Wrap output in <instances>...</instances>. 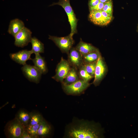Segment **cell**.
<instances>
[{
	"mask_svg": "<svg viewBox=\"0 0 138 138\" xmlns=\"http://www.w3.org/2000/svg\"><path fill=\"white\" fill-rule=\"evenodd\" d=\"M67 133L68 137L73 138H97L101 135L100 130L94 124L83 121L72 125Z\"/></svg>",
	"mask_w": 138,
	"mask_h": 138,
	"instance_id": "obj_1",
	"label": "cell"
},
{
	"mask_svg": "<svg viewBox=\"0 0 138 138\" xmlns=\"http://www.w3.org/2000/svg\"><path fill=\"white\" fill-rule=\"evenodd\" d=\"M55 5L61 6L65 11L71 26V32L70 34L73 36L74 34L77 32V27L78 19L70 5V0H59L58 2L53 3L50 6Z\"/></svg>",
	"mask_w": 138,
	"mask_h": 138,
	"instance_id": "obj_2",
	"label": "cell"
},
{
	"mask_svg": "<svg viewBox=\"0 0 138 138\" xmlns=\"http://www.w3.org/2000/svg\"><path fill=\"white\" fill-rule=\"evenodd\" d=\"M88 17L94 24L103 26L107 25L111 22L113 16L101 10L90 11Z\"/></svg>",
	"mask_w": 138,
	"mask_h": 138,
	"instance_id": "obj_3",
	"label": "cell"
},
{
	"mask_svg": "<svg viewBox=\"0 0 138 138\" xmlns=\"http://www.w3.org/2000/svg\"><path fill=\"white\" fill-rule=\"evenodd\" d=\"M49 39L53 41L62 52L67 54L74 42L73 36L70 34L62 37L49 35Z\"/></svg>",
	"mask_w": 138,
	"mask_h": 138,
	"instance_id": "obj_4",
	"label": "cell"
},
{
	"mask_svg": "<svg viewBox=\"0 0 138 138\" xmlns=\"http://www.w3.org/2000/svg\"><path fill=\"white\" fill-rule=\"evenodd\" d=\"M90 85L88 82L80 79L70 84H62V88L64 92L67 94L72 95L81 94Z\"/></svg>",
	"mask_w": 138,
	"mask_h": 138,
	"instance_id": "obj_5",
	"label": "cell"
},
{
	"mask_svg": "<svg viewBox=\"0 0 138 138\" xmlns=\"http://www.w3.org/2000/svg\"><path fill=\"white\" fill-rule=\"evenodd\" d=\"M71 66L68 61L62 57L57 65L55 74L52 77V78L62 83L69 72L71 67Z\"/></svg>",
	"mask_w": 138,
	"mask_h": 138,
	"instance_id": "obj_6",
	"label": "cell"
},
{
	"mask_svg": "<svg viewBox=\"0 0 138 138\" xmlns=\"http://www.w3.org/2000/svg\"><path fill=\"white\" fill-rule=\"evenodd\" d=\"M21 70L25 77L29 81L36 83L39 82L42 74L35 66L26 64L22 67Z\"/></svg>",
	"mask_w": 138,
	"mask_h": 138,
	"instance_id": "obj_7",
	"label": "cell"
},
{
	"mask_svg": "<svg viewBox=\"0 0 138 138\" xmlns=\"http://www.w3.org/2000/svg\"><path fill=\"white\" fill-rule=\"evenodd\" d=\"M25 127L16 118L8 125L7 128V134L10 138H21Z\"/></svg>",
	"mask_w": 138,
	"mask_h": 138,
	"instance_id": "obj_8",
	"label": "cell"
},
{
	"mask_svg": "<svg viewBox=\"0 0 138 138\" xmlns=\"http://www.w3.org/2000/svg\"><path fill=\"white\" fill-rule=\"evenodd\" d=\"M32 32L29 29L25 27L14 37V44L18 47H24L31 42Z\"/></svg>",
	"mask_w": 138,
	"mask_h": 138,
	"instance_id": "obj_9",
	"label": "cell"
},
{
	"mask_svg": "<svg viewBox=\"0 0 138 138\" xmlns=\"http://www.w3.org/2000/svg\"><path fill=\"white\" fill-rule=\"evenodd\" d=\"M106 71V65L100 54L96 62L94 79L93 82L95 86H97L100 84L104 77Z\"/></svg>",
	"mask_w": 138,
	"mask_h": 138,
	"instance_id": "obj_10",
	"label": "cell"
},
{
	"mask_svg": "<svg viewBox=\"0 0 138 138\" xmlns=\"http://www.w3.org/2000/svg\"><path fill=\"white\" fill-rule=\"evenodd\" d=\"M67 54L68 61L72 67L78 70L84 64L83 55L75 47H72Z\"/></svg>",
	"mask_w": 138,
	"mask_h": 138,
	"instance_id": "obj_11",
	"label": "cell"
},
{
	"mask_svg": "<svg viewBox=\"0 0 138 138\" xmlns=\"http://www.w3.org/2000/svg\"><path fill=\"white\" fill-rule=\"evenodd\" d=\"M31 50H22L9 54L10 58L16 63L23 65L26 64V61L32 60L31 55L32 54Z\"/></svg>",
	"mask_w": 138,
	"mask_h": 138,
	"instance_id": "obj_12",
	"label": "cell"
},
{
	"mask_svg": "<svg viewBox=\"0 0 138 138\" xmlns=\"http://www.w3.org/2000/svg\"><path fill=\"white\" fill-rule=\"evenodd\" d=\"M25 27L24 24L22 21L16 18L10 21L8 32L14 37Z\"/></svg>",
	"mask_w": 138,
	"mask_h": 138,
	"instance_id": "obj_13",
	"label": "cell"
},
{
	"mask_svg": "<svg viewBox=\"0 0 138 138\" xmlns=\"http://www.w3.org/2000/svg\"><path fill=\"white\" fill-rule=\"evenodd\" d=\"M75 48L82 55L98 50L92 44L83 41L81 39Z\"/></svg>",
	"mask_w": 138,
	"mask_h": 138,
	"instance_id": "obj_14",
	"label": "cell"
},
{
	"mask_svg": "<svg viewBox=\"0 0 138 138\" xmlns=\"http://www.w3.org/2000/svg\"><path fill=\"white\" fill-rule=\"evenodd\" d=\"M35 55V57L32 59L34 66L40 71L42 74L46 73L48 70L44 58L40 54Z\"/></svg>",
	"mask_w": 138,
	"mask_h": 138,
	"instance_id": "obj_15",
	"label": "cell"
},
{
	"mask_svg": "<svg viewBox=\"0 0 138 138\" xmlns=\"http://www.w3.org/2000/svg\"><path fill=\"white\" fill-rule=\"evenodd\" d=\"M80 79L78 70L73 67H71L68 73L65 78L62 84H71Z\"/></svg>",
	"mask_w": 138,
	"mask_h": 138,
	"instance_id": "obj_16",
	"label": "cell"
},
{
	"mask_svg": "<svg viewBox=\"0 0 138 138\" xmlns=\"http://www.w3.org/2000/svg\"><path fill=\"white\" fill-rule=\"evenodd\" d=\"M30 42L32 48L31 50L33 53L35 54L43 53L44 51V44L36 37H32Z\"/></svg>",
	"mask_w": 138,
	"mask_h": 138,
	"instance_id": "obj_17",
	"label": "cell"
},
{
	"mask_svg": "<svg viewBox=\"0 0 138 138\" xmlns=\"http://www.w3.org/2000/svg\"><path fill=\"white\" fill-rule=\"evenodd\" d=\"M51 130L50 126L43 119L40 122L38 131L39 137L46 136L50 133Z\"/></svg>",
	"mask_w": 138,
	"mask_h": 138,
	"instance_id": "obj_18",
	"label": "cell"
},
{
	"mask_svg": "<svg viewBox=\"0 0 138 138\" xmlns=\"http://www.w3.org/2000/svg\"><path fill=\"white\" fill-rule=\"evenodd\" d=\"M30 117L31 113L24 110H21L18 112L16 118L26 127L29 124Z\"/></svg>",
	"mask_w": 138,
	"mask_h": 138,
	"instance_id": "obj_19",
	"label": "cell"
},
{
	"mask_svg": "<svg viewBox=\"0 0 138 138\" xmlns=\"http://www.w3.org/2000/svg\"><path fill=\"white\" fill-rule=\"evenodd\" d=\"M100 53L98 50L83 55L84 64L97 61Z\"/></svg>",
	"mask_w": 138,
	"mask_h": 138,
	"instance_id": "obj_20",
	"label": "cell"
},
{
	"mask_svg": "<svg viewBox=\"0 0 138 138\" xmlns=\"http://www.w3.org/2000/svg\"><path fill=\"white\" fill-rule=\"evenodd\" d=\"M78 73L80 79L88 82V81L93 78V76L90 75L87 72L84 64L81 66L78 69Z\"/></svg>",
	"mask_w": 138,
	"mask_h": 138,
	"instance_id": "obj_21",
	"label": "cell"
},
{
	"mask_svg": "<svg viewBox=\"0 0 138 138\" xmlns=\"http://www.w3.org/2000/svg\"><path fill=\"white\" fill-rule=\"evenodd\" d=\"M40 123L34 125H28L25 127L26 130L33 138L39 137L38 131Z\"/></svg>",
	"mask_w": 138,
	"mask_h": 138,
	"instance_id": "obj_22",
	"label": "cell"
},
{
	"mask_svg": "<svg viewBox=\"0 0 138 138\" xmlns=\"http://www.w3.org/2000/svg\"><path fill=\"white\" fill-rule=\"evenodd\" d=\"M43 119L42 116L37 113H31V117L28 125H34L38 124L42 121Z\"/></svg>",
	"mask_w": 138,
	"mask_h": 138,
	"instance_id": "obj_23",
	"label": "cell"
},
{
	"mask_svg": "<svg viewBox=\"0 0 138 138\" xmlns=\"http://www.w3.org/2000/svg\"><path fill=\"white\" fill-rule=\"evenodd\" d=\"M97 61L84 64L87 72L90 75L94 77Z\"/></svg>",
	"mask_w": 138,
	"mask_h": 138,
	"instance_id": "obj_24",
	"label": "cell"
},
{
	"mask_svg": "<svg viewBox=\"0 0 138 138\" xmlns=\"http://www.w3.org/2000/svg\"><path fill=\"white\" fill-rule=\"evenodd\" d=\"M103 10L105 12L111 15L112 16L113 9L112 1L104 4Z\"/></svg>",
	"mask_w": 138,
	"mask_h": 138,
	"instance_id": "obj_25",
	"label": "cell"
},
{
	"mask_svg": "<svg viewBox=\"0 0 138 138\" xmlns=\"http://www.w3.org/2000/svg\"><path fill=\"white\" fill-rule=\"evenodd\" d=\"M104 4L100 2L97 5L95 6L92 7H89L90 12L93 10H102Z\"/></svg>",
	"mask_w": 138,
	"mask_h": 138,
	"instance_id": "obj_26",
	"label": "cell"
},
{
	"mask_svg": "<svg viewBox=\"0 0 138 138\" xmlns=\"http://www.w3.org/2000/svg\"><path fill=\"white\" fill-rule=\"evenodd\" d=\"M21 138H33L27 131L25 128L23 131Z\"/></svg>",
	"mask_w": 138,
	"mask_h": 138,
	"instance_id": "obj_27",
	"label": "cell"
},
{
	"mask_svg": "<svg viewBox=\"0 0 138 138\" xmlns=\"http://www.w3.org/2000/svg\"><path fill=\"white\" fill-rule=\"evenodd\" d=\"M100 2L99 0H90L88 3L89 7H92L97 5Z\"/></svg>",
	"mask_w": 138,
	"mask_h": 138,
	"instance_id": "obj_28",
	"label": "cell"
},
{
	"mask_svg": "<svg viewBox=\"0 0 138 138\" xmlns=\"http://www.w3.org/2000/svg\"><path fill=\"white\" fill-rule=\"evenodd\" d=\"M100 2L104 4L107 3L112 1V0H99Z\"/></svg>",
	"mask_w": 138,
	"mask_h": 138,
	"instance_id": "obj_29",
	"label": "cell"
},
{
	"mask_svg": "<svg viewBox=\"0 0 138 138\" xmlns=\"http://www.w3.org/2000/svg\"><path fill=\"white\" fill-rule=\"evenodd\" d=\"M136 31L137 32H138V24H137V25Z\"/></svg>",
	"mask_w": 138,
	"mask_h": 138,
	"instance_id": "obj_30",
	"label": "cell"
}]
</instances>
